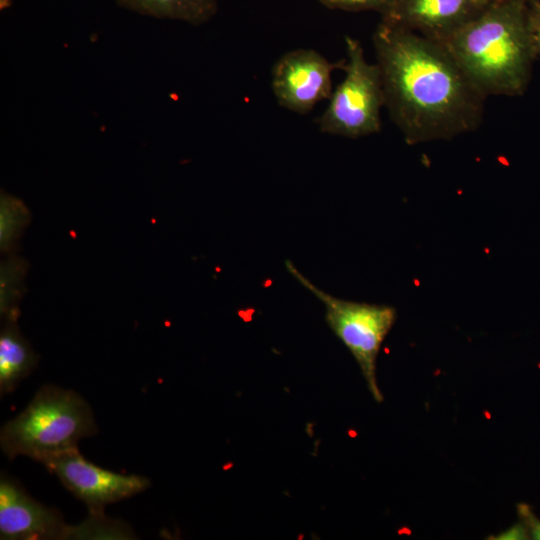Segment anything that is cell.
<instances>
[{
    "label": "cell",
    "mask_w": 540,
    "mask_h": 540,
    "mask_svg": "<svg viewBox=\"0 0 540 540\" xmlns=\"http://www.w3.org/2000/svg\"><path fill=\"white\" fill-rule=\"evenodd\" d=\"M38 358L16 325L6 318L0 332V394L13 392L37 366Z\"/></svg>",
    "instance_id": "30bf717a"
},
{
    "label": "cell",
    "mask_w": 540,
    "mask_h": 540,
    "mask_svg": "<svg viewBox=\"0 0 540 540\" xmlns=\"http://www.w3.org/2000/svg\"><path fill=\"white\" fill-rule=\"evenodd\" d=\"M28 209L18 198L7 193L0 200V244L2 250L11 248L28 221Z\"/></svg>",
    "instance_id": "7c38bea8"
},
{
    "label": "cell",
    "mask_w": 540,
    "mask_h": 540,
    "mask_svg": "<svg viewBox=\"0 0 540 540\" xmlns=\"http://www.w3.org/2000/svg\"><path fill=\"white\" fill-rule=\"evenodd\" d=\"M70 526L61 513L30 496L20 483L0 479V538L3 540L68 539Z\"/></svg>",
    "instance_id": "ba28073f"
},
{
    "label": "cell",
    "mask_w": 540,
    "mask_h": 540,
    "mask_svg": "<svg viewBox=\"0 0 540 540\" xmlns=\"http://www.w3.org/2000/svg\"><path fill=\"white\" fill-rule=\"evenodd\" d=\"M57 476L62 485L84 502L90 514H104L105 506L130 498L150 487L141 475H125L95 465L84 458L78 448L42 463Z\"/></svg>",
    "instance_id": "8992f818"
},
{
    "label": "cell",
    "mask_w": 540,
    "mask_h": 540,
    "mask_svg": "<svg viewBox=\"0 0 540 540\" xmlns=\"http://www.w3.org/2000/svg\"><path fill=\"white\" fill-rule=\"evenodd\" d=\"M478 7H484L493 0H471Z\"/></svg>",
    "instance_id": "e0dca14e"
},
{
    "label": "cell",
    "mask_w": 540,
    "mask_h": 540,
    "mask_svg": "<svg viewBox=\"0 0 540 540\" xmlns=\"http://www.w3.org/2000/svg\"><path fill=\"white\" fill-rule=\"evenodd\" d=\"M530 23L537 53L540 55V0H527Z\"/></svg>",
    "instance_id": "9a60e30c"
},
{
    "label": "cell",
    "mask_w": 540,
    "mask_h": 540,
    "mask_svg": "<svg viewBox=\"0 0 540 540\" xmlns=\"http://www.w3.org/2000/svg\"><path fill=\"white\" fill-rule=\"evenodd\" d=\"M344 40L345 76L333 90L317 124L322 133L354 139L380 131L385 96L378 65L366 60L357 39L345 36Z\"/></svg>",
    "instance_id": "277c9868"
},
{
    "label": "cell",
    "mask_w": 540,
    "mask_h": 540,
    "mask_svg": "<svg viewBox=\"0 0 540 540\" xmlns=\"http://www.w3.org/2000/svg\"><path fill=\"white\" fill-rule=\"evenodd\" d=\"M11 5V0H0L1 10L6 9Z\"/></svg>",
    "instance_id": "ac0fdd59"
},
{
    "label": "cell",
    "mask_w": 540,
    "mask_h": 540,
    "mask_svg": "<svg viewBox=\"0 0 540 540\" xmlns=\"http://www.w3.org/2000/svg\"><path fill=\"white\" fill-rule=\"evenodd\" d=\"M285 265L289 273L323 303L328 326L356 360L374 400L382 402L376 362L381 345L395 323L396 309L336 298L308 280L289 260Z\"/></svg>",
    "instance_id": "5b68a950"
},
{
    "label": "cell",
    "mask_w": 540,
    "mask_h": 540,
    "mask_svg": "<svg viewBox=\"0 0 540 540\" xmlns=\"http://www.w3.org/2000/svg\"><path fill=\"white\" fill-rule=\"evenodd\" d=\"M372 40L385 107L406 143L450 140L481 125L487 96L443 43L383 20Z\"/></svg>",
    "instance_id": "6da1fadb"
},
{
    "label": "cell",
    "mask_w": 540,
    "mask_h": 540,
    "mask_svg": "<svg viewBox=\"0 0 540 540\" xmlns=\"http://www.w3.org/2000/svg\"><path fill=\"white\" fill-rule=\"evenodd\" d=\"M319 3L331 10L346 12L374 11L386 16L394 6L396 0H318Z\"/></svg>",
    "instance_id": "4fadbf2b"
},
{
    "label": "cell",
    "mask_w": 540,
    "mask_h": 540,
    "mask_svg": "<svg viewBox=\"0 0 540 540\" xmlns=\"http://www.w3.org/2000/svg\"><path fill=\"white\" fill-rule=\"evenodd\" d=\"M518 514L533 539L540 540V519L525 504L518 505Z\"/></svg>",
    "instance_id": "5bb4252c"
},
{
    "label": "cell",
    "mask_w": 540,
    "mask_h": 540,
    "mask_svg": "<svg viewBox=\"0 0 540 540\" xmlns=\"http://www.w3.org/2000/svg\"><path fill=\"white\" fill-rule=\"evenodd\" d=\"M345 59L331 62L313 49L284 53L273 65L271 88L280 106L298 114L310 112L329 100L333 92L332 74L342 69Z\"/></svg>",
    "instance_id": "52a82bcc"
},
{
    "label": "cell",
    "mask_w": 540,
    "mask_h": 540,
    "mask_svg": "<svg viewBox=\"0 0 540 540\" xmlns=\"http://www.w3.org/2000/svg\"><path fill=\"white\" fill-rule=\"evenodd\" d=\"M127 10L158 19L183 21L199 26L218 12V0H116Z\"/></svg>",
    "instance_id": "8fae6325"
},
{
    "label": "cell",
    "mask_w": 540,
    "mask_h": 540,
    "mask_svg": "<svg viewBox=\"0 0 540 540\" xmlns=\"http://www.w3.org/2000/svg\"><path fill=\"white\" fill-rule=\"evenodd\" d=\"M97 432L89 404L77 392L43 385L26 408L1 428L0 444L9 458L26 456L41 464L78 448Z\"/></svg>",
    "instance_id": "3957f363"
},
{
    "label": "cell",
    "mask_w": 540,
    "mask_h": 540,
    "mask_svg": "<svg viewBox=\"0 0 540 540\" xmlns=\"http://www.w3.org/2000/svg\"><path fill=\"white\" fill-rule=\"evenodd\" d=\"M441 43L487 97L523 94L538 55L527 0H493Z\"/></svg>",
    "instance_id": "7a4b0ae2"
},
{
    "label": "cell",
    "mask_w": 540,
    "mask_h": 540,
    "mask_svg": "<svg viewBox=\"0 0 540 540\" xmlns=\"http://www.w3.org/2000/svg\"><path fill=\"white\" fill-rule=\"evenodd\" d=\"M481 8L471 0H396L381 20L443 42Z\"/></svg>",
    "instance_id": "9c48e42d"
},
{
    "label": "cell",
    "mask_w": 540,
    "mask_h": 540,
    "mask_svg": "<svg viewBox=\"0 0 540 540\" xmlns=\"http://www.w3.org/2000/svg\"><path fill=\"white\" fill-rule=\"evenodd\" d=\"M496 539L501 540H518L528 538V530L524 523L516 524L511 528L507 529L503 533L499 534Z\"/></svg>",
    "instance_id": "2e32d148"
}]
</instances>
